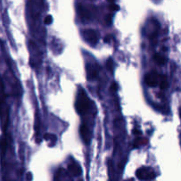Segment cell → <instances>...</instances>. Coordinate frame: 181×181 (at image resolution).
I'll list each match as a JSON object with an SVG mask.
<instances>
[{"label":"cell","instance_id":"obj_18","mask_svg":"<svg viewBox=\"0 0 181 181\" xmlns=\"http://www.w3.org/2000/svg\"><path fill=\"white\" fill-rule=\"evenodd\" d=\"M110 40H111V36H107L104 38V42H109V41H110Z\"/></svg>","mask_w":181,"mask_h":181},{"label":"cell","instance_id":"obj_7","mask_svg":"<svg viewBox=\"0 0 181 181\" xmlns=\"http://www.w3.org/2000/svg\"><path fill=\"white\" fill-rule=\"evenodd\" d=\"M98 76V68L95 65L87 66V77L89 80H94Z\"/></svg>","mask_w":181,"mask_h":181},{"label":"cell","instance_id":"obj_1","mask_svg":"<svg viewBox=\"0 0 181 181\" xmlns=\"http://www.w3.org/2000/svg\"><path fill=\"white\" fill-rule=\"evenodd\" d=\"M8 117H9V111H8V107L6 105V103H5L4 84L0 78V119H1V124H2L4 130L7 127Z\"/></svg>","mask_w":181,"mask_h":181},{"label":"cell","instance_id":"obj_8","mask_svg":"<svg viewBox=\"0 0 181 181\" xmlns=\"http://www.w3.org/2000/svg\"><path fill=\"white\" fill-rule=\"evenodd\" d=\"M68 172L72 175V177H77V176L81 175L82 170L77 163L72 162V163H70L68 166Z\"/></svg>","mask_w":181,"mask_h":181},{"label":"cell","instance_id":"obj_13","mask_svg":"<svg viewBox=\"0 0 181 181\" xmlns=\"http://www.w3.org/2000/svg\"><path fill=\"white\" fill-rule=\"evenodd\" d=\"M106 68L108 69L110 72H113V67H114V64H113V60L111 58H109L106 62Z\"/></svg>","mask_w":181,"mask_h":181},{"label":"cell","instance_id":"obj_2","mask_svg":"<svg viewBox=\"0 0 181 181\" xmlns=\"http://www.w3.org/2000/svg\"><path fill=\"white\" fill-rule=\"evenodd\" d=\"M90 104H91L90 100L88 99L85 90L82 88H80L78 92L77 99H76V104H75L77 112L80 115L86 113L90 108Z\"/></svg>","mask_w":181,"mask_h":181},{"label":"cell","instance_id":"obj_22","mask_svg":"<svg viewBox=\"0 0 181 181\" xmlns=\"http://www.w3.org/2000/svg\"><path fill=\"white\" fill-rule=\"evenodd\" d=\"M180 117H181V108H180Z\"/></svg>","mask_w":181,"mask_h":181},{"label":"cell","instance_id":"obj_21","mask_svg":"<svg viewBox=\"0 0 181 181\" xmlns=\"http://www.w3.org/2000/svg\"><path fill=\"white\" fill-rule=\"evenodd\" d=\"M108 2H109V3H114L115 2V0H107Z\"/></svg>","mask_w":181,"mask_h":181},{"label":"cell","instance_id":"obj_15","mask_svg":"<svg viewBox=\"0 0 181 181\" xmlns=\"http://www.w3.org/2000/svg\"><path fill=\"white\" fill-rule=\"evenodd\" d=\"M53 21V19H52V16L51 15H47L44 19V23L46 25H50Z\"/></svg>","mask_w":181,"mask_h":181},{"label":"cell","instance_id":"obj_9","mask_svg":"<svg viewBox=\"0 0 181 181\" xmlns=\"http://www.w3.org/2000/svg\"><path fill=\"white\" fill-rule=\"evenodd\" d=\"M154 60H155V62L156 64H158L159 66H163V65H165L166 62H167V58H166L165 57L160 55V54H155V55L154 56Z\"/></svg>","mask_w":181,"mask_h":181},{"label":"cell","instance_id":"obj_4","mask_svg":"<svg viewBox=\"0 0 181 181\" xmlns=\"http://www.w3.org/2000/svg\"><path fill=\"white\" fill-rule=\"evenodd\" d=\"M83 37L90 45H96L98 42V35L93 29H86L83 31Z\"/></svg>","mask_w":181,"mask_h":181},{"label":"cell","instance_id":"obj_17","mask_svg":"<svg viewBox=\"0 0 181 181\" xmlns=\"http://www.w3.org/2000/svg\"><path fill=\"white\" fill-rule=\"evenodd\" d=\"M118 84L115 83V82H113V83L111 84V86H110V89H111V91H113V92H116L117 89H118Z\"/></svg>","mask_w":181,"mask_h":181},{"label":"cell","instance_id":"obj_14","mask_svg":"<svg viewBox=\"0 0 181 181\" xmlns=\"http://www.w3.org/2000/svg\"><path fill=\"white\" fill-rule=\"evenodd\" d=\"M109 9L112 12H116V11H118L119 10V6L118 4H115L113 3H110V4L109 5Z\"/></svg>","mask_w":181,"mask_h":181},{"label":"cell","instance_id":"obj_5","mask_svg":"<svg viewBox=\"0 0 181 181\" xmlns=\"http://www.w3.org/2000/svg\"><path fill=\"white\" fill-rule=\"evenodd\" d=\"M160 75H158L155 72H152L147 73L145 77V82L148 87H155L159 84Z\"/></svg>","mask_w":181,"mask_h":181},{"label":"cell","instance_id":"obj_11","mask_svg":"<svg viewBox=\"0 0 181 181\" xmlns=\"http://www.w3.org/2000/svg\"><path fill=\"white\" fill-rule=\"evenodd\" d=\"M43 139L47 142H51L52 145H54L57 142V136L52 134H45L43 136Z\"/></svg>","mask_w":181,"mask_h":181},{"label":"cell","instance_id":"obj_19","mask_svg":"<svg viewBox=\"0 0 181 181\" xmlns=\"http://www.w3.org/2000/svg\"><path fill=\"white\" fill-rule=\"evenodd\" d=\"M27 180H33V177H32L31 172H28V175H27Z\"/></svg>","mask_w":181,"mask_h":181},{"label":"cell","instance_id":"obj_6","mask_svg":"<svg viewBox=\"0 0 181 181\" xmlns=\"http://www.w3.org/2000/svg\"><path fill=\"white\" fill-rule=\"evenodd\" d=\"M80 136H81L82 141H83L86 144H89V143H90L92 134H91L90 130L88 129V127L85 124H83V125L80 126Z\"/></svg>","mask_w":181,"mask_h":181},{"label":"cell","instance_id":"obj_10","mask_svg":"<svg viewBox=\"0 0 181 181\" xmlns=\"http://www.w3.org/2000/svg\"><path fill=\"white\" fill-rule=\"evenodd\" d=\"M159 86L161 89H165L168 88L169 83L167 80V78L164 75H160V80H159Z\"/></svg>","mask_w":181,"mask_h":181},{"label":"cell","instance_id":"obj_16","mask_svg":"<svg viewBox=\"0 0 181 181\" xmlns=\"http://www.w3.org/2000/svg\"><path fill=\"white\" fill-rule=\"evenodd\" d=\"M112 17H111V15L110 14H109V15H107L106 17H105V23L107 24V25H110L111 24V22H112V19H111Z\"/></svg>","mask_w":181,"mask_h":181},{"label":"cell","instance_id":"obj_12","mask_svg":"<svg viewBox=\"0 0 181 181\" xmlns=\"http://www.w3.org/2000/svg\"><path fill=\"white\" fill-rule=\"evenodd\" d=\"M5 148H6V141L4 138H1L0 139V152L1 154H4V151H5Z\"/></svg>","mask_w":181,"mask_h":181},{"label":"cell","instance_id":"obj_20","mask_svg":"<svg viewBox=\"0 0 181 181\" xmlns=\"http://www.w3.org/2000/svg\"><path fill=\"white\" fill-rule=\"evenodd\" d=\"M133 133H134V134H141V133H140V131H138L137 129H134Z\"/></svg>","mask_w":181,"mask_h":181},{"label":"cell","instance_id":"obj_3","mask_svg":"<svg viewBox=\"0 0 181 181\" xmlns=\"http://www.w3.org/2000/svg\"><path fill=\"white\" fill-rule=\"evenodd\" d=\"M136 177L142 180H154L155 178V174L151 169L142 167L136 171Z\"/></svg>","mask_w":181,"mask_h":181}]
</instances>
